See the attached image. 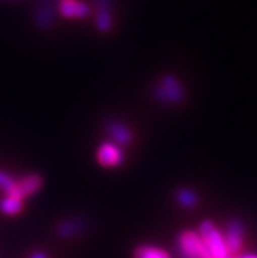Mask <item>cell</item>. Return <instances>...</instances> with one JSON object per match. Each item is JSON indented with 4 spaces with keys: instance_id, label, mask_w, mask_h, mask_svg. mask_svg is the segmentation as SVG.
<instances>
[{
    "instance_id": "obj_9",
    "label": "cell",
    "mask_w": 257,
    "mask_h": 258,
    "mask_svg": "<svg viewBox=\"0 0 257 258\" xmlns=\"http://www.w3.org/2000/svg\"><path fill=\"white\" fill-rule=\"evenodd\" d=\"M134 258H171L170 254L162 248L153 245H140L135 249Z\"/></svg>"
},
{
    "instance_id": "obj_3",
    "label": "cell",
    "mask_w": 257,
    "mask_h": 258,
    "mask_svg": "<svg viewBox=\"0 0 257 258\" xmlns=\"http://www.w3.org/2000/svg\"><path fill=\"white\" fill-rule=\"evenodd\" d=\"M155 96L159 98L160 101L176 102L181 101L184 97L181 85L172 76H164L160 85L155 88Z\"/></svg>"
},
{
    "instance_id": "obj_4",
    "label": "cell",
    "mask_w": 257,
    "mask_h": 258,
    "mask_svg": "<svg viewBox=\"0 0 257 258\" xmlns=\"http://www.w3.org/2000/svg\"><path fill=\"white\" fill-rule=\"evenodd\" d=\"M244 226L239 220H231L227 224L226 233L223 236L230 254H238L241 250L244 242Z\"/></svg>"
},
{
    "instance_id": "obj_11",
    "label": "cell",
    "mask_w": 257,
    "mask_h": 258,
    "mask_svg": "<svg viewBox=\"0 0 257 258\" xmlns=\"http://www.w3.org/2000/svg\"><path fill=\"white\" fill-rule=\"evenodd\" d=\"M84 228L80 222L76 220H66V222L61 223L58 227V235L61 237H72L82 232V229Z\"/></svg>"
},
{
    "instance_id": "obj_2",
    "label": "cell",
    "mask_w": 257,
    "mask_h": 258,
    "mask_svg": "<svg viewBox=\"0 0 257 258\" xmlns=\"http://www.w3.org/2000/svg\"><path fill=\"white\" fill-rule=\"evenodd\" d=\"M177 246L182 258H213L198 233L193 231L182 232L177 240Z\"/></svg>"
},
{
    "instance_id": "obj_6",
    "label": "cell",
    "mask_w": 257,
    "mask_h": 258,
    "mask_svg": "<svg viewBox=\"0 0 257 258\" xmlns=\"http://www.w3.org/2000/svg\"><path fill=\"white\" fill-rule=\"evenodd\" d=\"M59 12L69 19H83L89 15V7L79 0H62L59 4Z\"/></svg>"
},
{
    "instance_id": "obj_8",
    "label": "cell",
    "mask_w": 257,
    "mask_h": 258,
    "mask_svg": "<svg viewBox=\"0 0 257 258\" xmlns=\"http://www.w3.org/2000/svg\"><path fill=\"white\" fill-rule=\"evenodd\" d=\"M42 186V180L38 174H30V176H25L24 178L17 181V187H19L20 193L23 194L24 198L32 196V194L37 193Z\"/></svg>"
},
{
    "instance_id": "obj_14",
    "label": "cell",
    "mask_w": 257,
    "mask_h": 258,
    "mask_svg": "<svg viewBox=\"0 0 257 258\" xmlns=\"http://www.w3.org/2000/svg\"><path fill=\"white\" fill-rule=\"evenodd\" d=\"M15 183H16V180L12 176L0 170V190H3L4 193H8L15 186Z\"/></svg>"
},
{
    "instance_id": "obj_7",
    "label": "cell",
    "mask_w": 257,
    "mask_h": 258,
    "mask_svg": "<svg viewBox=\"0 0 257 258\" xmlns=\"http://www.w3.org/2000/svg\"><path fill=\"white\" fill-rule=\"evenodd\" d=\"M108 133L111 134V137L113 138L114 142L120 144H129L133 139V135H131L130 130L122 124L121 122L112 121L111 123H108Z\"/></svg>"
},
{
    "instance_id": "obj_12",
    "label": "cell",
    "mask_w": 257,
    "mask_h": 258,
    "mask_svg": "<svg viewBox=\"0 0 257 258\" xmlns=\"http://www.w3.org/2000/svg\"><path fill=\"white\" fill-rule=\"evenodd\" d=\"M177 201L181 203L182 206L185 207H192L197 203V196L194 191L189 189H182L177 193Z\"/></svg>"
},
{
    "instance_id": "obj_10",
    "label": "cell",
    "mask_w": 257,
    "mask_h": 258,
    "mask_svg": "<svg viewBox=\"0 0 257 258\" xmlns=\"http://www.w3.org/2000/svg\"><path fill=\"white\" fill-rule=\"evenodd\" d=\"M23 207V201L13 198V197L4 196V198L0 200V211L6 215H16V214L21 213Z\"/></svg>"
},
{
    "instance_id": "obj_15",
    "label": "cell",
    "mask_w": 257,
    "mask_h": 258,
    "mask_svg": "<svg viewBox=\"0 0 257 258\" xmlns=\"http://www.w3.org/2000/svg\"><path fill=\"white\" fill-rule=\"evenodd\" d=\"M29 258H49V257H47V255L42 252H34L30 254Z\"/></svg>"
},
{
    "instance_id": "obj_16",
    "label": "cell",
    "mask_w": 257,
    "mask_h": 258,
    "mask_svg": "<svg viewBox=\"0 0 257 258\" xmlns=\"http://www.w3.org/2000/svg\"><path fill=\"white\" fill-rule=\"evenodd\" d=\"M238 258H257L256 254H244V255H240Z\"/></svg>"
},
{
    "instance_id": "obj_13",
    "label": "cell",
    "mask_w": 257,
    "mask_h": 258,
    "mask_svg": "<svg viewBox=\"0 0 257 258\" xmlns=\"http://www.w3.org/2000/svg\"><path fill=\"white\" fill-rule=\"evenodd\" d=\"M97 26L98 29L105 32V30H109L112 26V19H111V13L109 11H100L97 15Z\"/></svg>"
},
{
    "instance_id": "obj_1",
    "label": "cell",
    "mask_w": 257,
    "mask_h": 258,
    "mask_svg": "<svg viewBox=\"0 0 257 258\" xmlns=\"http://www.w3.org/2000/svg\"><path fill=\"white\" fill-rule=\"evenodd\" d=\"M198 235L208 252L213 258H230L225 236L210 220H205L199 226Z\"/></svg>"
},
{
    "instance_id": "obj_5",
    "label": "cell",
    "mask_w": 257,
    "mask_h": 258,
    "mask_svg": "<svg viewBox=\"0 0 257 258\" xmlns=\"http://www.w3.org/2000/svg\"><path fill=\"white\" fill-rule=\"evenodd\" d=\"M97 160L102 167H116L124 160V154L118 144L108 143L101 144L97 151Z\"/></svg>"
}]
</instances>
